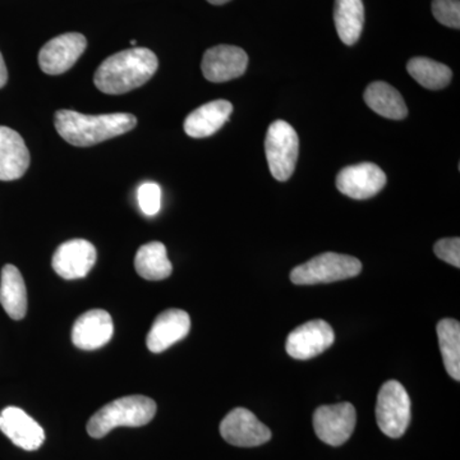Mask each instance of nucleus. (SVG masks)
<instances>
[{
    "mask_svg": "<svg viewBox=\"0 0 460 460\" xmlns=\"http://www.w3.org/2000/svg\"><path fill=\"white\" fill-rule=\"evenodd\" d=\"M0 305L8 316L22 320L27 313L26 284L14 265H5L0 278Z\"/></svg>",
    "mask_w": 460,
    "mask_h": 460,
    "instance_id": "6ab92c4d",
    "label": "nucleus"
},
{
    "mask_svg": "<svg viewBox=\"0 0 460 460\" xmlns=\"http://www.w3.org/2000/svg\"><path fill=\"white\" fill-rule=\"evenodd\" d=\"M0 431L16 447L26 452H35L44 444V429L17 407H7L0 413Z\"/></svg>",
    "mask_w": 460,
    "mask_h": 460,
    "instance_id": "4468645a",
    "label": "nucleus"
},
{
    "mask_svg": "<svg viewBox=\"0 0 460 460\" xmlns=\"http://www.w3.org/2000/svg\"><path fill=\"white\" fill-rule=\"evenodd\" d=\"M386 186L385 172L372 163L347 166L339 172L337 187L343 195L354 199L376 196Z\"/></svg>",
    "mask_w": 460,
    "mask_h": 460,
    "instance_id": "ddd939ff",
    "label": "nucleus"
},
{
    "mask_svg": "<svg viewBox=\"0 0 460 460\" xmlns=\"http://www.w3.org/2000/svg\"><path fill=\"white\" fill-rule=\"evenodd\" d=\"M246 51L233 45H217L206 50L202 58V74L210 83L220 84L241 77L246 72Z\"/></svg>",
    "mask_w": 460,
    "mask_h": 460,
    "instance_id": "9b49d317",
    "label": "nucleus"
},
{
    "mask_svg": "<svg viewBox=\"0 0 460 460\" xmlns=\"http://www.w3.org/2000/svg\"><path fill=\"white\" fill-rule=\"evenodd\" d=\"M159 60L146 48H132L107 58L93 75V84L108 95H122L141 87L156 74Z\"/></svg>",
    "mask_w": 460,
    "mask_h": 460,
    "instance_id": "f257e3e1",
    "label": "nucleus"
},
{
    "mask_svg": "<svg viewBox=\"0 0 460 460\" xmlns=\"http://www.w3.org/2000/svg\"><path fill=\"white\" fill-rule=\"evenodd\" d=\"M432 14L441 25L460 29L459 0H432Z\"/></svg>",
    "mask_w": 460,
    "mask_h": 460,
    "instance_id": "393cba45",
    "label": "nucleus"
},
{
    "mask_svg": "<svg viewBox=\"0 0 460 460\" xmlns=\"http://www.w3.org/2000/svg\"><path fill=\"white\" fill-rule=\"evenodd\" d=\"M233 105L226 100H214L193 111L184 120V131L190 137L205 138L213 136L228 122Z\"/></svg>",
    "mask_w": 460,
    "mask_h": 460,
    "instance_id": "a211bd4d",
    "label": "nucleus"
},
{
    "mask_svg": "<svg viewBox=\"0 0 460 460\" xmlns=\"http://www.w3.org/2000/svg\"><path fill=\"white\" fill-rule=\"evenodd\" d=\"M155 414L156 402L148 396H123L96 411L87 423V432L91 438H102L120 426L141 428L147 425Z\"/></svg>",
    "mask_w": 460,
    "mask_h": 460,
    "instance_id": "7ed1b4c3",
    "label": "nucleus"
},
{
    "mask_svg": "<svg viewBox=\"0 0 460 460\" xmlns=\"http://www.w3.org/2000/svg\"><path fill=\"white\" fill-rule=\"evenodd\" d=\"M8 81L7 66H5L4 59H3L2 53H0V89L5 86Z\"/></svg>",
    "mask_w": 460,
    "mask_h": 460,
    "instance_id": "cd10ccee",
    "label": "nucleus"
},
{
    "mask_svg": "<svg viewBox=\"0 0 460 460\" xmlns=\"http://www.w3.org/2000/svg\"><path fill=\"white\" fill-rule=\"evenodd\" d=\"M334 22L341 40L345 45L356 44L365 25L362 0H335Z\"/></svg>",
    "mask_w": 460,
    "mask_h": 460,
    "instance_id": "412c9836",
    "label": "nucleus"
},
{
    "mask_svg": "<svg viewBox=\"0 0 460 460\" xmlns=\"http://www.w3.org/2000/svg\"><path fill=\"white\" fill-rule=\"evenodd\" d=\"M407 69L414 81L429 90L445 89L453 77L449 66L425 57L411 58Z\"/></svg>",
    "mask_w": 460,
    "mask_h": 460,
    "instance_id": "5701e85b",
    "label": "nucleus"
},
{
    "mask_svg": "<svg viewBox=\"0 0 460 460\" xmlns=\"http://www.w3.org/2000/svg\"><path fill=\"white\" fill-rule=\"evenodd\" d=\"M335 341L334 330L323 320H313L288 335L286 349L292 358L307 361L328 350Z\"/></svg>",
    "mask_w": 460,
    "mask_h": 460,
    "instance_id": "1a4fd4ad",
    "label": "nucleus"
},
{
    "mask_svg": "<svg viewBox=\"0 0 460 460\" xmlns=\"http://www.w3.org/2000/svg\"><path fill=\"white\" fill-rule=\"evenodd\" d=\"M362 271V263L353 256L326 252L296 266L290 272L296 286H316L350 279Z\"/></svg>",
    "mask_w": 460,
    "mask_h": 460,
    "instance_id": "20e7f679",
    "label": "nucleus"
},
{
    "mask_svg": "<svg viewBox=\"0 0 460 460\" xmlns=\"http://www.w3.org/2000/svg\"><path fill=\"white\" fill-rule=\"evenodd\" d=\"M190 330V314L183 310L171 308L160 314L148 332L146 344L150 352L162 353L172 344L189 335Z\"/></svg>",
    "mask_w": 460,
    "mask_h": 460,
    "instance_id": "2eb2a0df",
    "label": "nucleus"
},
{
    "mask_svg": "<svg viewBox=\"0 0 460 460\" xmlns=\"http://www.w3.org/2000/svg\"><path fill=\"white\" fill-rule=\"evenodd\" d=\"M356 420V408L350 402L321 405L314 413V429L323 443L341 447L353 435Z\"/></svg>",
    "mask_w": 460,
    "mask_h": 460,
    "instance_id": "0eeeda50",
    "label": "nucleus"
},
{
    "mask_svg": "<svg viewBox=\"0 0 460 460\" xmlns=\"http://www.w3.org/2000/svg\"><path fill=\"white\" fill-rule=\"evenodd\" d=\"M434 252L443 261L456 266V269L460 268V239L458 237L444 238L436 242Z\"/></svg>",
    "mask_w": 460,
    "mask_h": 460,
    "instance_id": "bb28decb",
    "label": "nucleus"
},
{
    "mask_svg": "<svg viewBox=\"0 0 460 460\" xmlns=\"http://www.w3.org/2000/svg\"><path fill=\"white\" fill-rule=\"evenodd\" d=\"M86 38L81 33L68 32L51 39L39 54V65L48 75H62L69 71L86 49Z\"/></svg>",
    "mask_w": 460,
    "mask_h": 460,
    "instance_id": "9d476101",
    "label": "nucleus"
},
{
    "mask_svg": "<svg viewBox=\"0 0 460 460\" xmlns=\"http://www.w3.org/2000/svg\"><path fill=\"white\" fill-rule=\"evenodd\" d=\"M208 2L214 5H223L230 2V0H208Z\"/></svg>",
    "mask_w": 460,
    "mask_h": 460,
    "instance_id": "c85d7f7f",
    "label": "nucleus"
},
{
    "mask_svg": "<svg viewBox=\"0 0 460 460\" xmlns=\"http://www.w3.org/2000/svg\"><path fill=\"white\" fill-rule=\"evenodd\" d=\"M135 268L141 278L146 280H164L171 277L172 262L162 242H150L137 251Z\"/></svg>",
    "mask_w": 460,
    "mask_h": 460,
    "instance_id": "4be33fe9",
    "label": "nucleus"
},
{
    "mask_svg": "<svg viewBox=\"0 0 460 460\" xmlns=\"http://www.w3.org/2000/svg\"><path fill=\"white\" fill-rule=\"evenodd\" d=\"M266 159L272 177L286 181L295 172L299 153V138L296 129L286 120L270 124L265 140Z\"/></svg>",
    "mask_w": 460,
    "mask_h": 460,
    "instance_id": "39448f33",
    "label": "nucleus"
},
{
    "mask_svg": "<svg viewBox=\"0 0 460 460\" xmlns=\"http://www.w3.org/2000/svg\"><path fill=\"white\" fill-rule=\"evenodd\" d=\"M438 345L447 374L460 381V323L454 319H444L438 323Z\"/></svg>",
    "mask_w": 460,
    "mask_h": 460,
    "instance_id": "b1692460",
    "label": "nucleus"
},
{
    "mask_svg": "<svg viewBox=\"0 0 460 460\" xmlns=\"http://www.w3.org/2000/svg\"><path fill=\"white\" fill-rule=\"evenodd\" d=\"M96 248L86 239H72L58 247L53 256V269L63 279L86 277L96 262Z\"/></svg>",
    "mask_w": 460,
    "mask_h": 460,
    "instance_id": "f8f14e48",
    "label": "nucleus"
},
{
    "mask_svg": "<svg viewBox=\"0 0 460 460\" xmlns=\"http://www.w3.org/2000/svg\"><path fill=\"white\" fill-rule=\"evenodd\" d=\"M113 332L111 314L104 310H91L75 321L72 329V341L80 349L95 350L108 344Z\"/></svg>",
    "mask_w": 460,
    "mask_h": 460,
    "instance_id": "dca6fc26",
    "label": "nucleus"
},
{
    "mask_svg": "<svg viewBox=\"0 0 460 460\" xmlns=\"http://www.w3.org/2000/svg\"><path fill=\"white\" fill-rule=\"evenodd\" d=\"M30 166V151L20 133L0 126V181L20 180Z\"/></svg>",
    "mask_w": 460,
    "mask_h": 460,
    "instance_id": "f3484780",
    "label": "nucleus"
},
{
    "mask_svg": "<svg viewBox=\"0 0 460 460\" xmlns=\"http://www.w3.org/2000/svg\"><path fill=\"white\" fill-rule=\"evenodd\" d=\"M131 45H132V47H135V45H137V41H136V40H132V41H131Z\"/></svg>",
    "mask_w": 460,
    "mask_h": 460,
    "instance_id": "c756f323",
    "label": "nucleus"
},
{
    "mask_svg": "<svg viewBox=\"0 0 460 460\" xmlns=\"http://www.w3.org/2000/svg\"><path fill=\"white\" fill-rule=\"evenodd\" d=\"M220 434L230 445L239 447H260L271 438V431L252 411L235 408L220 423Z\"/></svg>",
    "mask_w": 460,
    "mask_h": 460,
    "instance_id": "6e6552de",
    "label": "nucleus"
},
{
    "mask_svg": "<svg viewBox=\"0 0 460 460\" xmlns=\"http://www.w3.org/2000/svg\"><path fill=\"white\" fill-rule=\"evenodd\" d=\"M54 126L68 144L89 147L131 131L137 118L129 113L86 115L63 109L54 115Z\"/></svg>",
    "mask_w": 460,
    "mask_h": 460,
    "instance_id": "f03ea898",
    "label": "nucleus"
},
{
    "mask_svg": "<svg viewBox=\"0 0 460 460\" xmlns=\"http://www.w3.org/2000/svg\"><path fill=\"white\" fill-rule=\"evenodd\" d=\"M411 398L399 381L389 380L377 395L376 420L381 432L392 438L405 434L411 423Z\"/></svg>",
    "mask_w": 460,
    "mask_h": 460,
    "instance_id": "423d86ee",
    "label": "nucleus"
},
{
    "mask_svg": "<svg viewBox=\"0 0 460 460\" xmlns=\"http://www.w3.org/2000/svg\"><path fill=\"white\" fill-rule=\"evenodd\" d=\"M138 205H140L142 213L153 217L160 211L162 206V190L153 181L141 184L137 190Z\"/></svg>",
    "mask_w": 460,
    "mask_h": 460,
    "instance_id": "a878e982",
    "label": "nucleus"
},
{
    "mask_svg": "<svg viewBox=\"0 0 460 460\" xmlns=\"http://www.w3.org/2000/svg\"><path fill=\"white\" fill-rule=\"evenodd\" d=\"M366 104L375 113L387 119L402 120L408 115V108L398 90L386 83H372L365 91Z\"/></svg>",
    "mask_w": 460,
    "mask_h": 460,
    "instance_id": "aec40b11",
    "label": "nucleus"
}]
</instances>
